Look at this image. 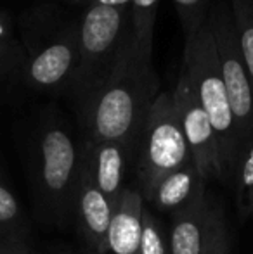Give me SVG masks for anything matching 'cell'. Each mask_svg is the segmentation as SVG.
Segmentation results:
<instances>
[{"label": "cell", "instance_id": "6da1fadb", "mask_svg": "<svg viewBox=\"0 0 253 254\" xmlns=\"http://www.w3.org/2000/svg\"><path fill=\"white\" fill-rule=\"evenodd\" d=\"M160 95L153 51L132 42L128 30L108 78L88 101L77 107L84 138L122 142L135 149L149 111Z\"/></svg>", "mask_w": 253, "mask_h": 254}, {"label": "cell", "instance_id": "7a4b0ae2", "mask_svg": "<svg viewBox=\"0 0 253 254\" xmlns=\"http://www.w3.org/2000/svg\"><path fill=\"white\" fill-rule=\"evenodd\" d=\"M182 69L189 80L199 106L203 107L210 120L217 145H219L220 161L229 182L234 161L240 151V138H238L236 123L231 111L226 85L220 74L219 57H217L215 42H213L208 19L201 30L186 38Z\"/></svg>", "mask_w": 253, "mask_h": 254}, {"label": "cell", "instance_id": "3957f363", "mask_svg": "<svg viewBox=\"0 0 253 254\" xmlns=\"http://www.w3.org/2000/svg\"><path fill=\"white\" fill-rule=\"evenodd\" d=\"M82 161V142H77L61 123H47L37 142L33 190L38 209L58 225L71 221L73 195Z\"/></svg>", "mask_w": 253, "mask_h": 254}, {"label": "cell", "instance_id": "277c9868", "mask_svg": "<svg viewBox=\"0 0 253 254\" xmlns=\"http://www.w3.org/2000/svg\"><path fill=\"white\" fill-rule=\"evenodd\" d=\"M128 30V7L88 3L78 24V61L68 88L77 107L88 101L108 78Z\"/></svg>", "mask_w": 253, "mask_h": 254}, {"label": "cell", "instance_id": "5b68a950", "mask_svg": "<svg viewBox=\"0 0 253 254\" xmlns=\"http://www.w3.org/2000/svg\"><path fill=\"white\" fill-rule=\"evenodd\" d=\"M189 163L192 157L177 118L172 92H160L135 145V189L146 201L160 178Z\"/></svg>", "mask_w": 253, "mask_h": 254}, {"label": "cell", "instance_id": "8992f818", "mask_svg": "<svg viewBox=\"0 0 253 254\" xmlns=\"http://www.w3.org/2000/svg\"><path fill=\"white\" fill-rule=\"evenodd\" d=\"M208 24L215 42L220 74L226 85L241 147L253 135V87L241 59L229 2H219L210 9Z\"/></svg>", "mask_w": 253, "mask_h": 254}, {"label": "cell", "instance_id": "52a82bcc", "mask_svg": "<svg viewBox=\"0 0 253 254\" xmlns=\"http://www.w3.org/2000/svg\"><path fill=\"white\" fill-rule=\"evenodd\" d=\"M172 101L199 177L206 184L212 180L227 182L213 128L203 107L199 106L184 69H180L179 80L172 92Z\"/></svg>", "mask_w": 253, "mask_h": 254}, {"label": "cell", "instance_id": "ba28073f", "mask_svg": "<svg viewBox=\"0 0 253 254\" xmlns=\"http://www.w3.org/2000/svg\"><path fill=\"white\" fill-rule=\"evenodd\" d=\"M111 211V204L95 185L87 157L84 154V147H82V161L73 195L71 221L77 227L80 241L84 244V254H109L108 230Z\"/></svg>", "mask_w": 253, "mask_h": 254}, {"label": "cell", "instance_id": "9c48e42d", "mask_svg": "<svg viewBox=\"0 0 253 254\" xmlns=\"http://www.w3.org/2000/svg\"><path fill=\"white\" fill-rule=\"evenodd\" d=\"M82 147L95 185L115 207L127 187L125 175L128 166L134 164L135 149L122 142H92L87 138L82 140Z\"/></svg>", "mask_w": 253, "mask_h": 254}, {"label": "cell", "instance_id": "30bf717a", "mask_svg": "<svg viewBox=\"0 0 253 254\" xmlns=\"http://www.w3.org/2000/svg\"><path fill=\"white\" fill-rule=\"evenodd\" d=\"M78 61V24L44 47L28 66V80L37 88H70Z\"/></svg>", "mask_w": 253, "mask_h": 254}, {"label": "cell", "instance_id": "8fae6325", "mask_svg": "<svg viewBox=\"0 0 253 254\" xmlns=\"http://www.w3.org/2000/svg\"><path fill=\"white\" fill-rule=\"evenodd\" d=\"M212 204L213 199L203 189L187 206L172 214L170 254H203L208 239Z\"/></svg>", "mask_w": 253, "mask_h": 254}, {"label": "cell", "instance_id": "7c38bea8", "mask_svg": "<svg viewBox=\"0 0 253 254\" xmlns=\"http://www.w3.org/2000/svg\"><path fill=\"white\" fill-rule=\"evenodd\" d=\"M144 197L135 187H125L111 211L108 230L109 254H137L142 235Z\"/></svg>", "mask_w": 253, "mask_h": 254}, {"label": "cell", "instance_id": "4fadbf2b", "mask_svg": "<svg viewBox=\"0 0 253 254\" xmlns=\"http://www.w3.org/2000/svg\"><path fill=\"white\" fill-rule=\"evenodd\" d=\"M203 189H206V182L199 177L194 163H189L160 178L146 201L151 202L156 209L175 214Z\"/></svg>", "mask_w": 253, "mask_h": 254}, {"label": "cell", "instance_id": "5bb4252c", "mask_svg": "<svg viewBox=\"0 0 253 254\" xmlns=\"http://www.w3.org/2000/svg\"><path fill=\"white\" fill-rule=\"evenodd\" d=\"M240 216L253 220V135L240 147L231 173Z\"/></svg>", "mask_w": 253, "mask_h": 254}, {"label": "cell", "instance_id": "9a60e30c", "mask_svg": "<svg viewBox=\"0 0 253 254\" xmlns=\"http://www.w3.org/2000/svg\"><path fill=\"white\" fill-rule=\"evenodd\" d=\"M30 225L26 214L0 170V239L10 242H26Z\"/></svg>", "mask_w": 253, "mask_h": 254}, {"label": "cell", "instance_id": "2e32d148", "mask_svg": "<svg viewBox=\"0 0 253 254\" xmlns=\"http://www.w3.org/2000/svg\"><path fill=\"white\" fill-rule=\"evenodd\" d=\"M160 0H130L128 5V24H130L132 42L137 47L153 51L156 14Z\"/></svg>", "mask_w": 253, "mask_h": 254}, {"label": "cell", "instance_id": "e0dca14e", "mask_svg": "<svg viewBox=\"0 0 253 254\" xmlns=\"http://www.w3.org/2000/svg\"><path fill=\"white\" fill-rule=\"evenodd\" d=\"M241 59L253 87V0H229Z\"/></svg>", "mask_w": 253, "mask_h": 254}, {"label": "cell", "instance_id": "ac0fdd59", "mask_svg": "<svg viewBox=\"0 0 253 254\" xmlns=\"http://www.w3.org/2000/svg\"><path fill=\"white\" fill-rule=\"evenodd\" d=\"M137 254H170L169 237L165 235L163 223L149 209H144L142 214V235Z\"/></svg>", "mask_w": 253, "mask_h": 254}, {"label": "cell", "instance_id": "d6986e66", "mask_svg": "<svg viewBox=\"0 0 253 254\" xmlns=\"http://www.w3.org/2000/svg\"><path fill=\"white\" fill-rule=\"evenodd\" d=\"M203 254H231L229 230H227L226 214L222 204L213 201L212 216H210V230Z\"/></svg>", "mask_w": 253, "mask_h": 254}, {"label": "cell", "instance_id": "ffe728a7", "mask_svg": "<svg viewBox=\"0 0 253 254\" xmlns=\"http://www.w3.org/2000/svg\"><path fill=\"white\" fill-rule=\"evenodd\" d=\"M172 2L175 3V9L179 12L186 38L194 35L206 24L208 12L212 9L210 5L212 0H172Z\"/></svg>", "mask_w": 253, "mask_h": 254}, {"label": "cell", "instance_id": "44dd1931", "mask_svg": "<svg viewBox=\"0 0 253 254\" xmlns=\"http://www.w3.org/2000/svg\"><path fill=\"white\" fill-rule=\"evenodd\" d=\"M90 3H99V5L108 7H128L130 0H90Z\"/></svg>", "mask_w": 253, "mask_h": 254}, {"label": "cell", "instance_id": "7402d4cb", "mask_svg": "<svg viewBox=\"0 0 253 254\" xmlns=\"http://www.w3.org/2000/svg\"><path fill=\"white\" fill-rule=\"evenodd\" d=\"M10 248H12L14 254H33L31 249L26 246V242H10Z\"/></svg>", "mask_w": 253, "mask_h": 254}, {"label": "cell", "instance_id": "603a6c76", "mask_svg": "<svg viewBox=\"0 0 253 254\" xmlns=\"http://www.w3.org/2000/svg\"><path fill=\"white\" fill-rule=\"evenodd\" d=\"M9 33H10V30H9V26H7V23L0 19V42H5L7 38H9Z\"/></svg>", "mask_w": 253, "mask_h": 254}, {"label": "cell", "instance_id": "cb8c5ba5", "mask_svg": "<svg viewBox=\"0 0 253 254\" xmlns=\"http://www.w3.org/2000/svg\"><path fill=\"white\" fill-rule=\"evenodd\" d=\"M0 254H14L9 241H3V239H0Z\"/></svg>", "mask_w": 253, "mask_h": 254}, {"label": "cell", "instance_id": "d4e9b609", "mask_svg": "<svg viewBox=\"0 0 253 254\" xmlns=\"http://www.w3.org/2000/svg\"><path fill=\"white\" fill-rule=\"evenodd\" d=\"M9 56H10V52H9V47H7V44H5V42H0V64H2Z\"/></svg>", "mask_w": 253, "mask_h": 254}, {"label": "cell", "instance_id": "484cf974", "mask_svg": "<svg viewBox=\"0 0 253 254\" xmlns=\"http://www.w3.org/2000/svg\"><path fill=\"white\" fill-rule=\"evenodd\" d=\"M58 254H75V253H71V251H59Z\"/></svg>", "mask_w": 253, "mask_h": 254}]
</instances>
